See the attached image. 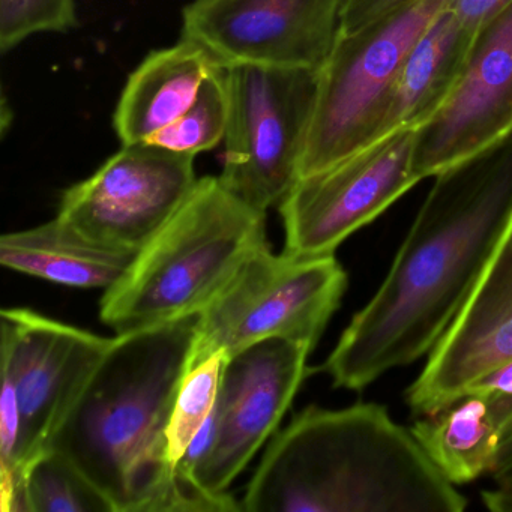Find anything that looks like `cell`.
Segmentation results:
<instances>
[{
  "instance_id": "6da1fadb",
  "label": "cell",
  "mask_w": 512,
  "mask_h": 512,
  "mask_svg": "<svg viewBox=\"0 0 512 512\" xmlns=\"http://www.w3.org/2000/svg\"><path fill=\"white\" fill-rule=\"evenodd\" d=\"M388 275L323 364L361 391L434 349L512 220V130L434 176Z\"/></svg>"
},
{
  "instance_id": "7a4b0ae2",
  "label": "cell",
  "mask_w": 512,
  "mask_h": 512,
  "mask_svg": "<svg viewBox=\"0 0 512 512\" xmlns=\"http://www.w3.org/2000/svg\"><path fill=\"white\" fill-rule=\"evenodd\" d=\"M467 499L377 403L310 406L274 436L247 512H461Z\"/></svg>"
},
{
  "instance_id": "3957f363",
  "label": "cell",
  "mask_w": 512,
  "mask_h": 512,
  "mask_svg": "<svg viewBox=\"0 0 512 512\" xmlns=\"http://www.w3.org/2000/svg\"><path fill=\"white\" fill-rule=\"evenodd\" d=\"M197 320L116 335L53 440L115 512H170L167 427L191 368Z\"/></svg>"
},
{
  "instance_id": "277c9868",
  "label": "cell",
  "mask_w": 512,
  "mask_h": 512,
  "mask_svg": "<svg viewBox=\"0 0 512 512\" xmlns=\"http://www.w3.org/2000/svg\"><path fill=\"white\" fill-rule=\"evenodd\" d=\"M266 245V212L235 196L220 176L199 179L127 274L104 290L101 322L122 335L199 316Z\"/></svg>"
},
{
  "instance_id": "5b68a950",
  "label": "cell",
  "mask_w": 512,
  "mask_h": 512,
  "mask_svg": "<svg viewBox=\"0 0 512 512\" xmlns=\"http://www.w3.org/2000/svg\"><path fill=\"white\" fill-rule=\"evenodd\" d=\"M346 289L347 274L335 254L260 248L199 314L191 367L218 350L230 356L269 338L295 341L313 352Z\"/></svg>"
},
{
  "instance_id": "8992f818",
  "label": "cell",
  "mask_w": 512,
  "mask_h": 512,
  "mask_svg": "<svg viewBox=\"0 0 512 512\" xmlns=\"http://www.w3.org/2000/svg\"><path fill=\"white\" fill-rule=\"evenodd\" d=\"M448 0H415L337 41L320 68L319 92L299 178L376 140L398 73Z\"/></svg>"
},
{
  "instance_id": "52a82bcc",
  "label": "cell",
  "mask_w": 512,
  "mask_h": 512,
  "mask_svg": "<svg viewBox=\"0 0 512 512\" xmlns=\"http://www.w3.org/2000/svg\"><path fill=\"white\" fill-rule=\"evenodd\" d=\"M230 121L220 179L259 211L280 205L298 182L320 68H227Z\"/></svg>"
},
{
  "instance_id": "ba28073f",
  "label": "cell",
  "mask_w": 512,
  "mask_h": 512,
  "mask_svg": "<svg viewBox=\"0 0 512 512\" xmlns=\"http://www.w3.org/2000/svg\"><path fill=\"white\" fill-rule=\"evenodd\" d=\"M415 130H400L344 160L299 178L278 205L284 251L298 256L335 254L353 233L376 220L410 188Z\"/></svg>"
},
{
  "instance_id": "9c48e42d",
  "label": "cell",
  "mask_w": 512,
  "mask_h": 512,
  "mask_svg": "<svg viewBox=\"0 0 512 512\" xmlns=\"http://www.w3.org/2000/svg\"><path fill=\"white\" fill-rule=\"evenodd\" d=\"M2 376L13 383L20 412L19 466L52 448L113 338L67 325L29 308H4Z\"/></svg>"
},
{
  "instance_id": "30bf717a",
  "label": "cell",
  "mask_w": 512,
  "mask_h": 512,
  "mask_svg": "<svg viewBox=\"0 0 512 512\" xmlns=\"http://www.w3.org/2000/svg\"><path fill=\"white\" fill-rule=\"evenodd\" d=\"M197 181L194 155L148 142L122 145L94 175L65 191L58 217L98 244L139 253Z\"/></svg>"
},
{
  "instance_id": "8fae6325",
  "label": "cell",
  "mask_w": 512,
  "mask_h": 512,
  "mask_svg": "<svg viewBox=\"0 0 512 512\" xmlns=\"http://www.w3.org/2000/svg\"><path fill=\"white\" fill-rule=\"evenodd\" d=\"M344 0H194L182 38L221 67L322 68L340 34Z\"/></svg>"
},
{
  "instance_id": "7c38bea8",
  "label": "cell",
  "mask_w": 512,
  "mask_h": 512,
  "mask_svg": "<svg viewBox=\"0 0 512 512\" xmlns=\"http://www.w3.org/2000/svg\"><path fill=\"white\" fill-rule=\"evenodd\" d=\"M310 353L304 344L269 338L227 356L214 443L197 472L206 491L227 493L274 434L304 382Z\"/></svg>"
},
{
  "instance_id": "4fadbf2b",
  "label": "cell",
  "mask_w": 512,
  "mask_h": 512,
  "mask_svg": "<svg viewBox=\"0 0 512 512\" xmlns=\"http://www.w3.org/2000/svg\"><path fill=\"white\" fill-rule=\"evenodd\" d=\"M512 130V5L476 32L463 73L433 118L415 130L413 172L439 175Z\"/></svg>"
},
{
  "instance_id": "5bb4252c",
  "label": "cell",
  "mask_w": 512,
  "mask_h": 512,
  "mask_svg": "<svg viewBox=\"0 0 512 512\" xmlns=\"http://www.w3.org/2000/svg\"><path fill=\"white\" fill-rule=\"evenodd\" d=\"M512 361V220L466 304L428 353L407 388L416 418L460 398L490 371Z\"/></svg>"
},
{
  "instance_id": "9a60e30c",
  "label": "cell",
  "mask_w": 512,
  "mask_h": 512,
  "mask_svg": "<svg viewBox=\"0 0 512 512\" xmlns=\"http://www.w3.org/2000/svg\"><path fill=\"white\" fill-rule=\"evenodd\" d=\"M218 65L203 47L185 38L152 52L128 77L113 115L122 145L149 142L178 121Z\"/></svg>"
},
{
  "instance_id": "2e32d148",
  "label": "cell",
  "mask_w": 512,
  "mask_h": 512,
  "mask_svg": "<svg viewBox=\"0 0 512 512\" xmlns=\"http://www.w3.org/2000/svg\"><path fill=\"white\" fill-rule=\"evenodd\" d=\"M475 37L445 7L407 55L374 142L395 131L416 130L436 115L457 85Z\"/></svg>"
},
{
  "instance_id": "e0dca14e",
  "label": "cell",
  "mask_w": 512,
  "mask_h": 512,
  "mask_svg": "<svg viewBox=\"0 0 512 512\" xmlns=\"http://www.w3.org/2000/svg\"><path fill=\"white\" fill-rule=\"evenodd\" d=\"M136 254L98 244L58 215L0 238L5 268L77 289H110L127 274Z\"/></svg>"
},
{
  "instance_id": "ac0fdd59",
  "label": "cell",
  "mask_w": 512,
  "mask_h": 512,
  "mask_svg": "<svg viewBox=\"0 0 512 512\" xmlns=\"http://www.w3.org/2000/svg\"><path fill=\"white\" fill-rule=\"evenodd\" d=\"M410 431L431 463L454 485L493 475L502 458V433L490 407L475 392L419 416Z\"/></svg>"
},
{
  "instance_id": "d6986e66",
  "label": "cell",
  "mask_w": 512,
  "mask_h": 512,
  "mask_svg": "<svg viewBox=\"0 0 512 512\" xmlns=\"http://www.w3.org/2000/svg\"><path fill=\"white\" fill-rule=\"evenodd\" d=\"M23 512H115V509L73 461L50 448L25 469Z\"/></svg>"
},
{
  "instance_id": "ffe728a7",
  "label": "cell",
  "mask_w": 512,
  "mask_h": 512,
  "mask_svg": "<svg viewBox=\"0 0 512 512\" xmlns=\"http://www.w3.org/2000/svg\"><path fill=\"white\" fill-rule=\"evenodd\" d=\"M229 121V76L227 68L218 65L206 77L190 109L148 143L196 157L226 140Z\"/></svg>"
},
{
  "instance_id": "44dd1931",
  "label": "cell",
  "mask_w": 512,
  "mask_h": 512,
  "mask_svg": "<svg viewBox=\"0 0 512 512\" xmlns=\"http://www.w3.org/2000/svg\"><path fill=\"white\" fill-rule=\"evenodd\" d=\"M227 353H212L185 374L167 427V463L176 466L217 406Z\"/></svg>"
},
{
  "instance_id": "7402d4cb",
  "label": "cell",
  "mask_w": 512,
  "mask_h": 512,
  "mask_svg": "<svg viewBox=\"0 0 512 512\" xmlns=\"http://www.w3.org/2000/svg\"><path fill=\"white\" fill-rule=\"evenodd\" d=\"M76 0H0V49L7 53L35 34L71 31Z\"/></svg>"
},
{
  "instance_id": "603a6c76",
  "label": "cell",
  "mask_w": 512,
  "mask_h": 512,
  "mask_svg": "<svg viewBox=\"0 0 512 512\" xmlns=\"http://www.w3.org/2000/svg\"><path fill=\"white\" fill-rule=\"evenodd\" d=\"M466 392H475L490 407L503 437L502 458L512 451V361L476 380ZM464 392V394H466ZM463 394V395H464ZM500 458V461H502Z\"/></svg>"
},
{
  "instance_id": "cb8c5ba5",
  "label": "cell",
  "mask_w": 512,
  "mask_h": 512,
  "mask_svg": "<svg viewBox=\"0 0 512 512\" xmlns=\"http://www.w3.org/2000/svg\"><path fill=\"white\" fill-rule=\"evenodd\" d=\"M415 0H344L340 34L364 28Z\"/></svg>"
},
{
  "instance_id": "d4e9b609",
  "label": "cell",
  "mask_w": 512,
  "mask_h": 512,
  "mask_svg": "<svg viewBox=\"0 0 512 512\" xmlns=\"http://www.w3.org/2000/svg\"><path fill=\"white\" fill-rule=\"evenodd\" d=\"M512 5V0H448L446 10L472 32H478L488 22Z\"/></svg>"
},
{
  "instance_id": "484cf974",
  "label": "cell",
  "mask_w": 512,
  "mask_h": 512,
  "mask_svg": "<svg viewBox=\"0 0 512 512\" xmlns=\"http://www.w3.org/2000/svg\"><path fill=\"white\" fill-rule=\"evenodd\" d=\"M493 478L494 487L481 493L482 503L493 512H512V467Z\"/></svg>"
},
{
  "instance_id": "4316f807",
  "label": "cell",
  "mask_w": 512,
  "mask_h": 512,
  "mask_svg": "<svg viewBox=\"0 0 512 512\" xmlns=\"http://www.w3.org/2000/svg\"><path fill=\"white\" fill-rule=\"evenodd\" d=\"M512 467V451H509L508 454L505 455V457L502 458V461H500L499 466H497L496 472L493 473V475H499V473L505 472V470L511 469Z\"/></svg>"
}]
</instances>
